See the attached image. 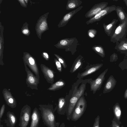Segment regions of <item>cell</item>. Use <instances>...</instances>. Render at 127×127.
Segmentation results:
<instances>
[{
  "label": "cell",
  "mask_w": 127,
  "mask_h": 127,
  "mask_svg": "<svg viewBox=\"0 0 127 127\" xmlns=\"http://www.w3.org/2000/svg\"><path fill=\"white\" fill-rule=\"evenodd\" d=\"M39 109L44 125L47 127H59V123L56 122L53 107L50 105H40Z\"/></svg>",
  "instance_id": "1"
},
{
  "label": "cell",
  "mask_w": 127,
  "mask_h": 127,
  "mask_svg": "<svg viewBox=\"0 0 127 127\" xmlns=\"http://www.w3.org/2000/svg\"><path fill=\"white\" fill-rule=\"evenodd\" d=\"M127 33V19L117 26L112 35L110 41L114 43L121 42L126 38Z\"/></svg>",
  "instance_id": "2"
},
{
  "label": "cell",
  "mask_w": 127,
  "mask_h": 127,
  "mask_svg": "<svg viewBox=\"0 0 127 127\" xmlns=\"http://www.w3.org/2000/svg\"><path fill=\"white\" fill-rule=\"evenodd\" d=\"M78 42L75 37L66 38L60 40L55 46L58 48L64 49L66 51H70L72 53L76 51Z\"/></svg>",
  "instance_id": "3"
},
{
  "label": "cell",
  "mask_w": 127,
  "mask_h": 127,
  "mask_svg": "<svg viewBox=\"0 0 127 127\" xmlns=\"http://www.w3.org/2000/svg\"><path fill=\"white\" fill-rule=\"evenodd\" d=\"M87 102L84 97H81L78 101L73 112L71 120L76 121L83 115L86 107Z\"/></svg>",
  "instance_id": "4"
},
{
  "label": "cell",
  "mask_w": 127,
  "mask_h": 127,
  "mask_svg": "<svg viewBox=\"0 0 127 127\" xmlns=\"http://www.w3.org/2000/svg\"><path fill=\"white\" fill-rule=\"evenodd\" d=\"M31 110L30 107L25 105L21 109L19 125L20 127H27L31 119Z\"/></svg>",
  "instance_id": "5"
},
{
  "label": "cell",
  "mask_w": 127,
  "mask_h": 127,
  "mask_svg": "<svg viewBox=\"0 0 127 127\" xmlns=\"http://www.w3.org/2000/svg\"><path fill=\"white\" fill-rule=\"evenodd\" d=\"M116 6L115 5L107 6L100 11L98 13L86 22L88 25L100 21L103 17L111 12L115 11Z\"/></svg>",
  "instance_id": "6"
},
{
  "label": "cell",
  "mask_w": 127,
  "mask_h": 127,
  "mask_svg": "<svg viewBox=\"0 0 127 127\" xmlns=\"http://www.w3.org/2000/svg\"><path fill=\"white\" fill-rule=\"evenodd\" d=\"M108 3L103 2L95 4L85 15L86 18H91L107 6Z\"/></svg>",
  "instance_id": "7"
},
{
  "label": "cell",
  "mask_w": 127,
  "mask_h": 127,
  "mask_svg": "<svg viewBox=\"0 0 127 127\" xmlns=\"http://www.w3.org/2000/svg\"><path fill=\"white\" fill-rule=\"evenodd\" d=\"M108 69V68L106 69L100 74L96 78L91 82V90L93 91L94 94L99 90L101 87L105 79V75Z\"/></svg>",
  "instance_id": "8"
},
{
  "label": "cell",
  "mask_w": 127,
  "mask_h": 127,
  "mask_svg": "<svg viewBox=\"0 0 127 127\" xmlns=\"http://www.w3.org/2000/svg\"><path fill=\"white\" fill-rule=\"evenodd\" d=\"M83 7L82 6H80L64 15L58 25V27H62L66 26L74 15L81 10Z\"/></svg>",
  "instance_id": "9"
},
{
  "label": "cell",
  "mask_w": 127,
  "mask_h": 127,
  "mask_svg": "<svg viewBox=\"0 0 127 127\" xmlns=\"http://www.w3.org/2000/svg\"><path fill=\"white\" fill-rule=\"evenodd\" d=\"M75 94L73 95L69 101L67 112V119L70 120L71 119L73 112L78 99L80 98Z\"/></svg>",
  "instance_id": "10"
},
{
  "label": "cell",
  "mask_w": 127,
  "mask_h": 127,
  "mask_svg": "<svg viewBox=\"0 0 127 127\" xmlns=\"http://www.w3.org/2000/svg\"><path fill=\"white\" fill-rule=\"evenodd\" d=\"M118 21V20L114 19L108 24L106 25L104 23L103 24L104 31L108 36L110 37L113 34L116 28V25Z\"/></svg>",
  "instance_id": "11"
},
{
  "label": "cell",
  "mask_w": 127,
  "mask_h": 127,
  "mask_svg": "<svg viewBox=\"0 0 127 127\" xmlns=\"http://www.w3.org/2000/svg\"><path fill=\"white\" fill-rule=\"evenodd\" d=\"M117 81L112 75L110 76L107 79L104 87L103 93L111 91L115 87Z\"/></svg>",
  "instance_id": "12"
},
{
  "label": "cell",
  "mask_w": 127,
  "mask_h": 127,
  "mask_svg": "<svg viewBox=\"0 0 127 127\" xmlns=\"http://www.w3.org/2000/svg\"><path fill=\"white\" fill-rule=\"evenodd\" d=\"M7 118L4 122L8 127H15L17 122V118L14 114L10 111L6 113Z\"/></svg>",
  "instance_id": "13"
},
{
  "label": "cell",
  "mask_w": 127,
  "mask_h": 127,
  "mask_svg": "<svg viewBox=\"0 0 127 127\" xmlns=\"http://www.w3.org/2000/svg\"><path fill=\"white\" fill-rule=\"evenodd\" d=\"M40 118V115L38 110L37 108H35L32 115L30 127H38Z\"/></svg>",
  "instance_id": "14"
},
{
  "label": "cell",
  "mask_w": 127,
  "mask_h": 127,
  "mask_svg": "<svg viewBox=\"0 0 127 127\" xmlns=\"http://www.w3.org/2000/svg\"><path fill=\"white\" fill-rule=\"evenodd\" d=\"M66 104L65 98L61 97L59 99L57 108V112L59 114L62 115H64L65 113H66L68 108L66 107Z\"/></svg>",
  "instance_id": "15"
},
{
  "label": "cell",
  "mask_w": 127,
  "mask_h": 127,
  "mask_svg": "<svg viewBox=\"0 0 127 127\" xmlns=\"http://www.w3.org/2000/svg\"><path fill=\"white\" fill-rule=\"evenodd\" d=\"M116 43L115 49L122 53L127 55V39L126 38L124 40Z\"/></svg>",
  "instance_id": "16"
},
{
  "label": "cell",
  "mask_w": 127,
  "mask_h": 127,
  "mask_svg": "<svg viewBox=\"0 0 127 127\" xmlns=\"http://www.w3.org/2000/svg\"><path fill=\"white\" fill-rule=\"evenodd\" d=\"M103 64H100L93 65L81 73L80 74V77H83L95 72L100 69Z\"/></svg>",
  "instance_id": "17"
},
{
  "label": "cell",
  "mask_w": 127,
  "mask_h": 127,
  "mask_svg": "<svg viewBox=\"0 0 127 127\" xmlns=\"http://www.w3.org/2000/svg\"><path fill=\"white\" fill-rule=\"evenodd\" d=\"M115 11L120 23H123L127 19V14L122 7L116 6Z\"/></svg>",
  "instance_id": "18"
},
{
  "label": "cell",
  "mask_w": 127,
  "mask_h": 127,
  "mask_svg": "<svg viewBox=\"0 0 127 127\" xmlns=\"http://www.w3.org/2000/svg\"><path fill=\"white\" fill-rule=\"evenodd\" d=\"M82 2L80 0H68L66 6L67 10L74 9L79 7Z\"/></svg>",
  "instance_id": "19"
},
{
  "label": "cell",
  "mask_w": 127,
  "mask_h": 127,
  "mask_svg": "<svg viewBox=\"0 0 127 127\" xmlns=\"http://www.w3.org/2000/svg\"><path fill=\"white\" fill-rule=\"evenodd\" d=\"M82 57L79 55L75 60L70 70V72L73 73L77 70L82 64Z\"/></svg>",
  "instance_id": "20"
},
{
  "label": "cell",
  "mask_w": 127,
  "mask_h": 127,
  "mask_svg": "<svg viewBox=\"0 0 127 127\" xmlns=\"http://www.w3.org/2000/svg\"><path fill=\"white\" fill-rule=\"evenodd\" d=\"M65 84V82L64 80L60 79L53 84L49 89L50 90L55 91L62 88Z\"/></svg>",
  "instance_id": "21"
},
{
  "label": "cell",
  "mask_w": 127,
  "mask_h": 127,
  "mask_svg": "<svg viewBox=\"0 0 127 127\" xmlns=\"http://www.w3.org/2000/svg\"><path fill=\"white\" fill-rule=\"evenodd\" d=\"M115 117L117 120L120 121L121 116V110L118 103H117L113 107Z\"/></svg>",
  "instance_id": "22"
},
{
  "label": "cell",
  "mask_w": 127,
  "mask_h": 127,
  "mask_svg": "<svg viewBox=\"0 0 127 127\" xmlns=\"http://www.w3.org/2000/svg\"><path fill=\"white\" fill-rule=\"evenodd\" d=\"M92 49L96 53L101 57L104 58L105 57V52L102 46L99 45H95L92 47Z\"/></svg>",
  "instance_id": "23"
},
{
  "label": "cell",
  "mask_w": 127,
  "mask_h": 127,
  "mask_svg": "<svg viewBox=\"0 0 127 127\" xmlns=\"http://www.w3.org/2000/svg\"><path fill=\"white\" fill-rule=\"evenodd\" d=\"M97 31L95 29H92L89 30L87 32V35L90 38H94L96 35Z\"/></svg>",
  "instance_id": "24"
},
{
  "label": "cell",
  "mask_w": 127,
  "mask_h": 127,
  "mask_svg": "<svg viewBox=\"0 0 127 127\" xmlns=\"http://www.w3.org/2000/svg\"><path fill=\"white\" fill-rule=\"evenodd\" d=\"M121 122L114 118L112 121L111 127H124L123 125H121Z\"/></svg>",
  "instance_id": "25"
},
{
  "label": "cell",
  "mask_w": 127,
  "mask_h": 127,
  "mask_svg": "<svg viewBox=\"0 0 127 127\" xmlns=\"http://www.w3.org/2000/svg\"><path fill=\"white\" fill-rule=\"evenodd\" d=\"M45 72L47 77L51 79H54V72L51 69L47 68L46 69V71L45 70Z\"/></svg>",
  "instance_id": "26"
},
{
  "label": "cell",
  "mask_w": 127,
  "mask_h": 127,
  "mask_svg": "<svg viewBox=\"0 0 127 127\" xmlns=\"http://www.w3.org/2000/svg\"><path fill=\"white\" fill-rule=\"evenodd\" d=\"M55 55L58 59L59 62L61 63L64 68H65L67 65L66 64L65 61L64 59L60 56L56 54H54Z\"/></svg>",
  "instance_id": "27"
},
{
  "label": "cell",
  "mask_w": 127,
  "mask_h": 127,
  "mask_svg": "<svg viewBox=\"0 0 127 127\" xmlns=\"http://www.w3.org/2000/svg\"><path fill=\"white\" fill-rule=\"evenodd\" d=\"M119 66L122 70L127 69V57L119 64Z\"/></svg>",
  "instance_id": "28"
},
{
  "label": "cell",
  "mask_w": 127,
  "mask_h": 127,
  "mask_svg": "<svg viewBox=\"0 0 127 127\" xmlns=\"http://www.w3.org/2000/svg\"><path fill=\"white\" fill-rule=\"evenodd\" d=\"M55 62L56 66L58 71L60 72H62V67L61 64L58 60L55 59Z\"/></svg>",
  "instance_id": "29"
},
{
  "label": "cell",
  "mask_w": 127,
  "mask_h": 127,
  "mask_svg": "<svg viewBox=\"0 0 127 127\" xmlns=\"http://www.w3.org/2000/svg\"><path fill=\"white\" fill-rule=\"evenodd\" d=\"M118 55L116 53H114L110 56V62H113L116 61L118 59Z\"/></svg>",
  "instance_id": "30"
},
{
  "label": "cell",
  "mask_w": 127,
  "mask_h": 127,
  "mask_svg": "<svg viewBox=\"0 0 127 127\" xmlns=\"http://www.w3.org/2000/svg\"><path fill=\"white\" fill-rule=\"evenodd\" d=\"M100 117L98 115L95 118L93 126L92 127H100Z\"/></svg>",
  "instance_id": "31"
},
{
  "label": "cell",
  "mask_w": 127,
  "mask_h": 127,
  "mask_svg": "<svg viewBox=\"0 0 127 127\" xmlns=\"http://www.w3.org/2000/svg\"><path fill=\"white\" fill-rule=\"evenodd\" d=\"M47 26V24L45 21H43L41 23L39 26V29L40 31L44 30Z\"/></svg>",
  "instance_id": "32"
},
{
  "label": "cell",
  "mask_w": 127,
  "mask_h": 127,
  "mask_svg": "<svg viewBox=\"0 0 127 127\" xmlns=\"http://www.w3.org/2000/svg\"><path fill=\"white\" fill-rule=\"evenodd\" d=\"M5 105L3 104L1 107L0 111V120L1 122V119L4 113L5 110Z\"/></svg>",
  "instance_id": "33"
},
{
  "label": "cell",
  "mask_w": 127,
  "mask_h": 127,
  "mask_svg": "<svg viewBox=\"0 0 127 127\" xmlns=\"http://www.w3.org/2000/svg\"><path fill=\"white\" fill-rule=\"evenodd\" d=\"M28 81L31 84H33L35 82V79L33 76L30 75L28 76Z\"/></svg>",
  "instance_id": "34"
},
{
  "label": "cell",
  "mask_w": 127,
  "mask_h": 127,
  "mask_svg": "<svg viewBox=\"0 0 127 127\" xmlns=\"http://www.w3.org/2000/svg\"><path fill=\"white\" fill-rule=\"evenodd\" d=\"M28 62L31 66H33L35 64V62L34 59L32 57H30L28 59Z\"/></svg>",
  "instance_id": "35"
},
{
  "label": "cell",
  "mask_w": 127,
  "mask_h": 127,
  "mask_svg": "<svg viewBox=\"0 0 127 127\" xmlns=\"http://www.w3.org/2000/svg\"><path fill=\"white\" fill-rule=\"evenodd\" d=\"M22 32L24 34H27L29 32V30L27 29H24L23 30Z\"/></svg>",
  "instance_id": "36"
},
{
  "label": "cell",
  "mask_w": 127,
  "mask_h": 127,
  "mask_svg": "<svg viewBox=\"0 0 127 127\" xmlns=\"http://www.w3.org/2000/svg\"><path fill=\"white\" fill-rule=\"evenodd\" d=\"M124 97L125 99H127V88L125 92Z\"/></svg>",
  "instance_id": "37"
},
{
  "label": "cell",
  "mask_w": 127,
  "mask_h": 127,
  "mask_svg": "<svg viewBox=\"0 0 127 127\" xmlns=\"http://www.w3.org/2000/svg\"><path fill=\"white\" fill-rule=\"evenodd\" d=\"M43 54L46 58H47V59H48V55L47 53H43Z\"/></svg>",
  "instance_id": "38"
},
{
  "label": "cell",
  "mask_w": 127,
  "mask_h": 127,
  "mask_svg": "<svg viewBox=\"0 0 127 127\" xmlns=\"http://www.w3.org/2000/svg\"><path fill=\"white\" fill-rule=\"evenodd\" d=\"M60 127H66L65 126V124L64 123H62L60 125Z\"/></svg>",
  "instance_id": "39"
},
{
  "label": "cell",
  "mask_w": 127,
  "mask_h": 127,
  "mask_svg": "<svg viewBox=\"0 0 127 127\" xmlns=\"http://www.w3.org/2000/svg\"><path fill=\"white\" fill-rule=\"evenodd\" d=\"M123 1L125 2L126 5L127 7V0H124Z\"/></svg>",
  "instance_id": "40"
},
{
  "label": "cell",
  "mask_w": 127,
  "mask_h": 127,
  "mask_svg": "<svg viewBox=\"0 0 127 127\" xmlns=\"http://www.w3.org/2000/svg\"><path fill=\"white\" fill-rule=\"evenodd\" d=\"M0 127H3V125H1V124H0Z\"/></svg>",
  "instance_id": "41"
},
{
  "label": "cell",
  "mask_w": 127,
  "mask_h": 127,
  "mask_svg": "<svg viewBox=\"0 0 127 127\" xmlns=\"http://www.w3.org/2000/svg\"></svg>",
  "instance_id": "42"
}]
</instances>
